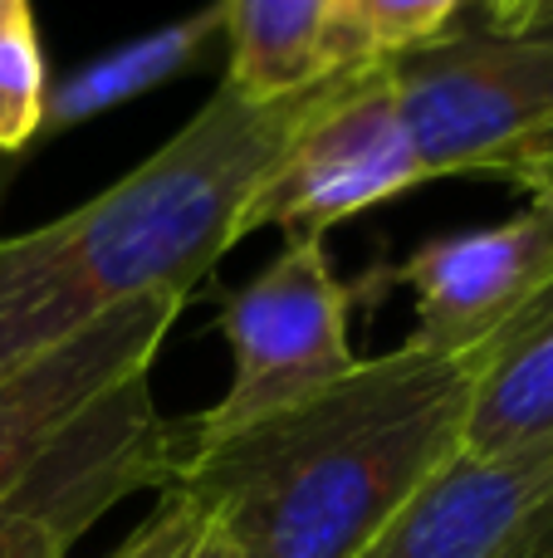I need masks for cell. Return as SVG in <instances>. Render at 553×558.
<instances>
[{
  "label": "cell",
  "instance_id": "cell-5",
  "mask_svg": "<svg viewBox=\"0 0 553 558\" xmlns=\"http://www.w3.org/2000/svg\"><path fill=\"white\" fill-rule=\"evenodd\" d=\"M421 182L427 172L402 128L388 64H353L333 78L319 113L299 128L290 153L250 196L235 235L245 241L265 226H280L284 235H323L343 216L392 202Z\"/></svg>",
  "mask_w": 553,
  "mask_h": 558
},
{
  "label": "cell",
  "instance_id": "cell-1",
  "mask_svg": "<svg viewBox=\"0 0 553 558\" xmlns=\"http://www.w3.org/2000/svg\"><path fill=\"white\" fill-rule=\"evenodd\" d=\"M470 387L476 357L407 338L309 402L176 451L172 490L201 505L231 558H358L466 451Z\"/></svg>",
  "mask_w": 553,
  "mask_h": 558
},
{
  "label": "cell",
  "instance_id": "cell-13",
  "mask_svg": "<svg viewBox=\"0 0 553 558\" xmlns=\"http://www.w3.org/2000/svg\"><path fill=\"white\" fill-rule=\"evenodd\" d=\"M45 54H39L35 20L0 29V157L20 153L45 128Z\"/></svg>",
  "mask_w": 553,
  "mask_h": 558
},
{
  "label": "cell",
  "instance_id": "cell-2",
  "mask_svg": "<svg viewBox=\"0 0 553 558\" xmlns=\"http://www.w3.org/2000/svg\"><path fill=\"white\" fill-rule=\"evenodd\" d=\"M333 78L280 104H250L221 84L123 182L39 231L0 235V383L127 299H192L241 241V211L319 113Z\"/></svg>",
  "mask_w": 553,
  "mask_h": 558
},
{
  "label": "cell",
  "instance_id": "cell-12",
  "mask_svg": "<svg viewBox=\"0 0 553 558\" xmlns=\"http://www.w3.org/2000/svg\"><path fill=\"white\" fill-rule=\"evenodd\" d=\"M466 0H343V25L358 59H392L446 35Z\"/></svg>",
  "mask_w": 553,
  "mask_h": 558
},
{
  "label": "cell",
  "instance_id": "cell-14",
  "mask_svg": "<svg viewBox=\"0 0 553 558\" xmlns=\"http://www.w3.org/2000/svg\"><path fill=\"white\" fill-rule=\"evenodd\" d=\"M206 530H211V520H206L201 505H196L192 495H182V490L167 485L162 500H157V510L147 514V520L137 524V530L127 534L108 558H192L196 549H201Z\"/></svg>",
  "mask_w": 553,
  "mask_h": 558
},
{
  "label": "cell",
  "instance_id": "cell-8",
  "mask_svg": "<svg viewBox=\"0 0 553 558\" xmlns=\"http://www.w3.org/2000/svg\"><path fill=\"white\" fill-rule=\"evenodd\" d=\"M553 500V441L466 456L431 475L358 558H505Z\"/></svg>",
  "mask_w": 553,
  "mask_h": 558
},
{
  "label": "cell",
  "instance_id": "cell-3",
  "mask_svg": "<svg viewBox=\"0 0 553 558\" xmlns=\"http://www.w3.org/2000/svg\"><path fill=\"white\" fill-rule=\"evenodd\" d=\"M421 172L515 177L553 133V35L446 29L382 59Z\"/></svg>",
  "mask_w": 553,
  "mask_h": 558
},
{
  "label": "cell",
  "instance_id": "cell-10",
  "mask_svg": "<svg viewBox=\"0 0 553 558\" xmlns=\"http://www.w3.org/2000/svg\"><path fill=\"white\" fill-rule=\"evenodd\" d=\"M476 357L466 456H505L553 441V279Z\"/></svg>",
  "mask_w": 553,
  "mask_h": 558
},
{
  "label": "cell",
  "instance_id": "cell-15",
  "mask_svg": "<svg viewBox=\"0 0 553 558\" xmlns=\"http://www.w3.org/2000/svg\"><path fill=\"white\" fill-rule=\"evenodd\" d=\"M490 29H505V35H553V0H519L515 10L490 20Z\"/></svg>",
  "mask_w": 553,
  "mask_h": 558
},
{
  "label": "cell",
  "instance_id": "cell-11",
  "mask_svg": "<svg viewBox=\"0 0 553 558\" xmlns=\"http://www.w3.org/2000/svg\"><path fill=\"white\" fill-rule=\"evenodd\" d=\"M216 29H221V0H216L206 15L186 20V25H176V29H162V35L133 45L127 54H113V59H103V64H94L88 74H78L74 84L59 88L45 104V118L69 123V118L98 113V108H108L113 98H127V94H137V88L157 84V78L176 74V69L192 59V49L206 45V35H216Z\"/></svg>",
  "mask_w": 553,
  "mask_h": 558
},
{
  "label": "cell",
  "instance_id": "cell-17",
  "mask_svg": "<svg viewBox=\"0 0 553 558\" xmlns=\"http://www.w3.org/2000/svg\"><path fill=\"white\" fill-rule=\"evenodd\" d=\"M20 20H35V15H29V0H0V29L20 25Z\"/></svg>",
  "mask_w": 553,
  "mask_h": 558
},
{
  "label": "cell",
  "instance_id": "cell-19",
  "mask_svg": "<svg viewBox=\"0 0 553 558\" xmlns=\"http://www.w3.org/2000/svg\"><path fill=\"white\" fill-rule=\"evenodd\" d=\"M486 5H490V20H500V15H505V10H515L519 0H486Z\"/></svg>",
  "mask_w": 553,
  "mask_h": 558
},
{
  "label": "cell",
  "instance_id": "cell-18",
  "mask_svg": "<svg viewBox=\"0 0 553 558\" xmlns=\"http://www.w3.org/2000/svg\"><path fill=\"white\" fill-rule=\"evenodd\" d=\"M192 558H231V549H225V539L216 530H206V539H201V549H196Z\"/></svg>",
  "mask_w": 553,
  "mask_h": 558
},
{
  "label": "cell",
  "instance_id": "cell-4",
  "mask_svg": "<svg viewBox=\"0 0 553 558\" xmlns=\"http://www.w3.org/2000/svg\"><path fill=\"white\" fill-rule=\"evenodd\" d=\"M348 284L333 279L323 235H290L250 284L225 299L231 387L192 422V441H221L348 377L358 367L348 343Z\"/></svg>",
  "mask_w": 553,
  "mask_h": 558
},
{
  "label": "cell",
  "instance_id": "cell-9",
  "mask_svg": "<svg viewBox=\"0 0 553 558\" xmlns=\"http://www.w3.org/2000/svg\"><path fill=\"white\" fill-rule=\"evenodd\" d=\"M221 29L231 39V84L250 104H280L319 88L358 59L343 25V0H221Z\"/></svg>",
  "mask_w": 553,
  "mask_h": 558
},
{
  "label": "cell",
  "instance_id": "cell-16",
  "mask_svg": "<svg viewBox=\"0 0 553 558\" xmlns=\"http://www.w3.org/2000/svg\"><path fill=\"white\" fill-rule=\"evenodd\" d=\"M505 558H553V500L539 510V520L529 524L525 539H519Z\"/></svg>",
  "mask_w": 553,
  "mask_h": 558
},
{
  "label": "cell",
  "instance_id": "cell-6",
  "mask_svg": "<svg viewBox=\"0 0 553 558\" xmlns=\"http://www.w3.org/2000/svg\"><path fill=\"white\" fill-rule=\"evenodd\" d=\"M182 308L186 294L127 299L0 383V510L88 407L152 367Z\"/></svg>",
  "mask_w": 553,
  "mask_h": 558
},
{
  "label": "cell",
  "instance_id": "cell-7",
  "mask_svg": "<svg viewBox=\"0 0 553 558\" xmlns=\"http://www.w3.org/2000/svg\"><path fill=\"white\" fill-rule=\"evenodd\" d=\"M392 279L417 294L411 343L470 357L553 279V206L529 202L519 216L421 245Z\"/></svg>",
  "mask_w": 553,
  "mask_h": 558
}]
</instances>
